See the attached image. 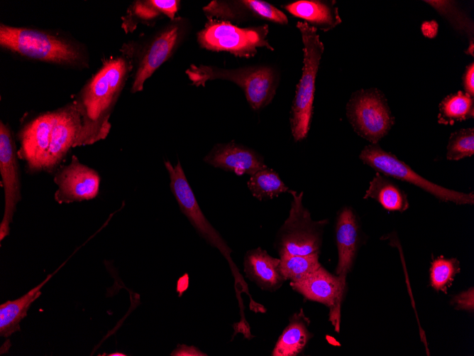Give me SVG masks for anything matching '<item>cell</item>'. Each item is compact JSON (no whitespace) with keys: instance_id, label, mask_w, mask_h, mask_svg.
<instances>
[{"instance_id":"8fae6325","label":"cell","mask_w":474,"mask_h":356,"mask_svg":"<svg viewBox=\"0 0 474 356\" xmlns=\"http://www.w3.org/2000/svg\"><path fill=\"white\" fill-rule=\"evenodd\" d=\"M18 157L11 130L1 121L0 173L4 190V212L0 224L1 241L9 235L16 205L21 200Z\"/></svg>"},{"instance_id":"5b68a950","label":"cell","mask_w":474,"mask_h":356,"mask_svg":"<svg viewBox=\"0 0 474 356\" xmlns=\"http://www.w3.org/2000/svg\"><path fill=\"white\" fill-rule=\"evenodd\" d=\"M268 33L267 24L241 28L228 21L208 19L197 33V42L204 49L248 58L255 56L259 48L275 50L268 40Z\"/></svg>"},{"instance_id":"603a6c76","label":"cell","mask_w":474,"mask_h":356,"mask_svg":"<svg viewBox=\"0 0 474 356\" xmlns=\"http://www.w3.org/2000/svg\"><path fill=\"white\" fill-rule=\"evenodd\" d=\"M363 198H373L389 211L402 212L409 207L406 194L378 172L370 182Z\"/></svg>"},{"instance_id":"4316f807","label":"cell","mask_w":474,"mask_h":356,"mask_svg":"<svg viewBox=\"0 0 474 356\" xmlns=\"http://www.w3.org/2000/svg\"><path fill=\"white\" fill-rule=\"evenodd\" d=\"M247 185L253 195L259 200L272 199L290 190L278 173L268 167L250 176Z\"/></svg>"},{"instance_id":"e0dca14e","label":"cell","mask_w":474,"mask_h":356,"mask_svg":"<svg viewBox=\"0 0 474 356\" xmlns=\"http://www.w3.org/2000/svg\"><path fill=\"white\" fill-rule=\"evenodd\" d=\"M203 161L237 176H250L267 168L263 157L258 152L233 141L226 144H216L205 156Z\"/></svg>"},{"instance_id":"8992f818","label":"cell","mask_w":474,"mask_h":356,"mask_svg":"<svg viewBox=\"0 0 474 356\" xmlns=\"http://www.w3.org/2000/svg\"><path fill=\"white\" fill-rule=\"evenodd\" d=\"M292 197L289 215L278 230L274 246L279 255L319 253L327 220L314 221L303 205V192L288 191Z\"/></svg>"},{"instance_id":"52a82bcc","label":"cell","mask_w":474,"mask_h":356,"mask_svg":"<svg viewBox=\"0 0 474 356\" xmlns=\"http://www.w3.org/2000/svg\"><path fill=\"white\" fill-rule=\"evenodd\" d=\"M346 114L355 132L372 144L385 136L395 123L385 95L377 88L353 92Z\"/></svg>"},{"instance_id":"836d02e7","label":"cell","mask_w":474,"mask_h":356,"mask_svg":"<svg viewBox=\"0 0 474 356\" xmlns=\"http://www.w3.org/2000/svg\"><path fill=\"white\" fill-rule=\"evenodd\" d=\"M171 355H206L200 352L196 347L192 346L188 347L184 345H178V347L174 350Z\"/></svg>"},{"instance_id":"484cf974","label":"cell","mask_w":474,"mask_h":356,"mask_svg":"<svg viewBox=\"0 0 474 356\" xmlns=\"http://www.w3.org/2000/svg\"><path fill=\"white\" fill-rule=\"evenodd\" d=\"M431 6L441 16L451 25L455 31L465 36L469 44L473 43L474 24L473 21L454 1H424Z\"/></svg>"},{"instance_id":"7a4b0ae2","label":"cell","mask_w":474,"mask_h":356,"mask_svg":"<svg viewBox=\"0 0 474 356\" xmlns=\"http://www.w3.org/2000/svg\"><path fill=\"white\" fill-rule=\"evenodd\" d=\"M185 73L196 87L214 80H224L240 87L250 107L258 111L273 99L279 84L277 70L270 65H251L233 69L191 64Z\"/></svg>"},{"instance_id":"d4e9b609","label":"cell","mask_w":474,"mask_h":356,"mask_svg":"<svg viewBox=\"0 0 474 356\" xmlns=\"http://www.w3.org/2000/svg\"><path fill=\"white\" fill-rule=\"evenodd\" d=\"M179 7L180 1L177 0L136 1L130 9L127 29L131 30V26L133 29L139 21H152L160 16H167L173 21Z\"/></svg>"},{"instance_id":"cb8c5ba5","label":"cell","mask_w":474,"mask_h":356,"mask_svg":"<svg viewBox=\"0 0 474 356\" xmlns=\"http://www.w3.org/2000/svg\"><path fill=\"white\" fill-rule=\"evenodd\" d=\"M474 97L459 90L444 97L439 106L438 122L453 124L474 117Z\"/></svg>"},{"instance_id":"83f0119b","label":"cell","mask_w":474,"mask_h":356,"mask_svg":"<svg viewBox=\"0 0 474 356\" xmlns=\"http://www.w3.org/2000/svg\"><path fill=\"white\" fill-rule=\"evenodd\" d=\"M280 256V266L286 280L297 282L321 266L319 253L306 255L282 254Z\"/></svg>"},{"instance_id":"2e32d148","label":"cell","mask_w":474,"mask_h":356,"mask_svg":"<svg viewBox=\"0 0 474 356\" xmlns=\"http://www.w3.org/2000/svg\"><path fill=\"white\" fill-rule=\"evenodd\" d=\"M54 112L50 148L44 168L47 172L53 171L70 149L75 147L82 128L81 115L75 101Z\"/></svg>"},{"instance_id":"4dcf8cb0","label":"cell","mask_w":474,"mask_h":356,"mask_svg":"<svg viewBox=\"0 0 474 356\" xmlns=\"http://www.w3.org/2000/svg\"><path fill=\"white\" fill-rule=\"evenodd\" d=\"M451 303L457 309L473 311L474 309V291L473 288L463 291L452 298Z\"/></svg>"},{"instance_id":"3957f363","label":"cell","mask_w":474,"mask_h":356,"mask_svg":"<svg viewBox=\"0 0 474 356\" xmlns=\"http://www.w3.org/2000/svg\"><path fill=\"white\" fill-rule=\"evenodd\" d=\"M296 26L304 45V58L302 76L292 104L290 124L293 139L298 142L307 137L310 129L315 81L324 45L316 28L302 21H298Z\"/></svg>"},{"instance_id":"f1b7e54d","label":"cell","mask_w":474,"mask_h":356,"mask_svg":"<svg viewBox=\"0 0 474 356\" xmlns=\"http://www.w3.org/2000/svg\"><path fill=\"white\" fill-rule=\"evenodd\" d=\"M459 261L455 258L439 257L431 263L429 270L431 286L437 291L446 293L455 276L459 273Z\"/></svg>"},{"instance_id":"30bf717a","label":"cell","mask_w":474,"mask_h":356,"mask_svg":"<svg viewBox=\"0 0 474 356\" xmlns=\"http://www.w3.org/2000/svg\"><path fill=\"white\" fill-rule=\"evenodd\" d=\"M184 32L181 18L173 21L150 38L137 54V65L131 92L141 91L143 85L177 47Z\"/></svg>"},{"instance_id":"277c9868","label":"cell","mask_w":474,"mask_h":356,"mask_svg":"<svg viewBox=\"0 0 474 356\" xmlns=\"http://www.w3.org/2000/svg\"><path fill=\"white\" fill-rule=\"evenodd\" d=\"M2 48L28 58L57 64H77L82 60L75 43L48 32L1 24Z\"/></svg>"},{"instance_id":"d6986e66","label":"cell","mask_w":474,"mask_h":356,"mask_svg":"<svg viewBox=\"0 0 474 356\" xmlns=\"http://www.w3.org/2000/svg\"><path fill=\"white\" fill-rule=\"evenodd\" d=\"M280 262V258L270 256L260 247L250 249L243 258L246 276L261 289L274 292L287 281L282 274Z\"/></svg>"},{"instance_id":"f546056e","label":"cell","mask_w":474,"mask_h":356,"mask_svg":"<svg viewBox=\"0 0 474 356\" xmlns=\"http://www.w3.org/2000/svg\"><path fill=\"white\" fill-rule=\"evenodd\" d=\"M474 154V129H461L453 132L446 146V158L458 161Z\"/></svg>"},{"instance_id":"ba28073f","label":"cell","mask_w":474,"mask_h":356,"mask_svg":"<svg viewBox=\"0 0 474 356\" xmlns=\"http://www.w3.org/2000/svg\"><path fill=\"white\" fill-rule=\"evenodd\" d=\"M359 158L362 162L378 173L407 182L431 194L442 201L456 204L474 203L473 193H464L448 189L434 183L414 171L407 164L392 153L382 149L377 144L365 146L360 151Z\"/></svg>"},{"instance_id":"e575fe53","label":"cell","mask_w":474,"mask_h":356,"mask_svg":"<svg viewBox=\"0 0 474 356\" xmlns=\"http://www.w3.org/2000/svg\"><path fill=\"white\" fill-rule=\"evenodd\" d=\"M108 355H110V356H117V355L118 356H123V355L124 356L126 355L123 354V353H121V352H116L109 354Z\"/></svg>"},{"instance_id":"ffe728a7","label":"cell","mask_w":474,"mask_h":356,"mask_svg":"<svg viewBox=\"0 0 474 356\" xmlns=\"http://www.w3.org/2000/svg\"><path fill=\"white\" fill-rule=\"evenodd\" d=\"M282 7L292 16L324 32L334 29L342 22L336 1L298 0Z\"/></svg>"},{"instance_id":"d6a6232c","label":"cell","mask_w":474,"mask_h":356,"mask_svg":"<svg viewBox=\"0 0 474 356\" xmlns=\"http://www.w3.org/2000/svg\"><path fill=\"white\" fill-rule=\"evenodd\" d=\"M438 29L439 25L435 21H424L421 26L422 34L429 38H435L437 35Z\"/></svg>"},{"instance_id":"7402d4cb","label":"cell","mask_w":474,"mask_h":356,"mask_svg":"<svg viewBox=\"0 0 474 356\" xmlns=\"http://www.w3.org/2000/svg\"><path fill=\"white\" fill-rule=\"evenodd\" d=\"M57 271L48 274L42 282L23 296L13 301H7L0 305L1 336L7 338L14 333L21 330L20 323L27 315L31 304L41 295L42 287Z\"/></svg>"},{"instance_id":"9a60e30c","label":"cell","mask_w":474,"mask_h":356,"mask_svg":"<svg viewBox=\"0 0 474 356\" xmlns=\"http://www.w3.org/2000/svg\"><path fill=\"white\" fill-rule=\"evenodd\" d=\"M54 117V111L42 113L26 123L18 134V156L26 161L29 172L44 171Z\"/></svg>"},{"instance_id":"6da1fadb","label":"cell","mask_w":474,"mask_h":356,"mask_svg":"<svg viewBox=\"0 0 474 356\" xmlns=\"http://www.w3.org/2000/svg\"><path fill=\"white\" fill-rule=\"evenodd\" d=\"M131 61L120 56L106 60L75 101L82 118L75 146L92 144L108 135L109 122L129 72Z\"/></svg>"},{"instance_id":"4fadbf2b","label":"cell","mask_w":474,"mask_h":356,"mask_svg":"<svg viewBox=\"0 0 474 356\" xmlns=\"http://www.w3.org/2000/svg\"><path fill=\"white\" fill-rule=\"evenodd\" d=\"M100 180L95 170L82 164L73 156L70 163L60 168L55 176L54 181L58 187L55 200L58 203L92 200L99 193Z\"/></svg>"},{"instance_id":"ac0fdd59","label":"cell","mask_w":474,"mask_h":356,"mask_svg":"<svg viewBox=\"0 0 474 356\" xmlns=\"http://www.w3.org/2000/svg\"><path fill=\"white\" fill-rule=\"evenodd\" d=\"M336 242L338 249L336 275L346 280L353 266L360 243L359 224L350 207H343L338 215Z\"/></svg>"},{"instance_id":"7c38bea8","label":"cell","mask_w":474,"mask_h":356,"mask_svg":"<svg viewBox=\"0 0 474 356\" xmlns=\"http://www.w3.org/2000/svg\"><path fill=\"white\" fill-rule=\"evenodd\" d=\"M290 286L308 300L329 308V320L336 331L339 330L341 306L343 299L346 280L326 271L322 266Z\"/></svg>"},{"instance_id":"1f68e13d","label":"cell","mask_w":474,"mask_h":356,"mask_svg":"<svg viewBox=\"0 0 474 356\" xmlns=\"http://www.w3.org/2000/svg\"><path fill=\"white\" fill-rule=\"evenodd\" d=\"M465 92L474 97V63L472 62L465 68L463 75Z\"/></svg>"},{"instance_id":"9c48e42d","label":"cell","mask_w":474,"mask_h":356,"mask_svg":"<svg viewBox=\"0 0 474 356\" xmlns=\"http://www.w3.org/2000/svg\"><path fill=\"white\" fill-rule=\"evenodd\" d=\"M165 166L170 177V187L181 212L186 216L197 232L210 245L218 249L226 258L231 267V249L206 218L201 210L192 188L187 179L181 163L173 166L169 161Z\"/></svg>"},{"instance_id":"44dd1931","label":"cell","mask_w":474,"mask_h":356,"mask_svg":"<svg viewBox=\"0 0 474 356\" xmlns=\"http://www.w3.org/2000/svg\"><path fill=\"white\" fill-rule=\"evenodd\" d=\"M309 324L310 320L302 309L294 313L277 339L271 355L296 356L301 353L312 338Z\"/></svg>"},{"instance_id":"5bb4252c","label":"cell","mask_w":474,"mask_h":356,"mask_svg":"<svg viewBox=\"0 0 474 356\" xmlns=\"http://www.w3.org/2000/svg\"><path fill=\"white\" fill-rule=\"evenodd\" d=\"M208 19L240 23L250 19L287 25L288 18L279 9L262 0L212 1L203 7Z\"/></svg>"}]
</instances>
